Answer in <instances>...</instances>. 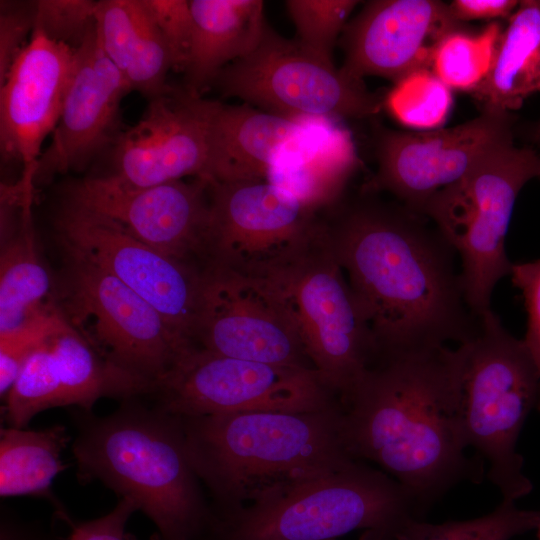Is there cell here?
<instances>
[{
	"label": "cell",
	"mask_w": 540,
	"mask_h": 540,
	"mask_svg": "<svg viewBox=\"0 0 540 540\" xmlns=\"http://www.w3.org/2000/svg\"><path fill=\"white\" fill-rule=\"evenodd\" d=\"M360 189L320 212L379 355L467 342L479 317L463 290L458 255L425 216Z\"/></svg>",
	"instance_id": "cell-1"
},
{
	"label": "cell",
	"mask_w": 540,
	"mask_h": 540,
	"mask_svg": "<svg viewBox=\"0 0 540 540\" xmlns=\"http://www.w3.org/2000/svg\"><path fill=\"white\" fill-rule=\"evenodd\" d=\"M347 450L379 465L422 509L466 478L457 411V349L379 355L341 400Z\"/></svg>",
	"instance_id": "cell-2"
},
{
	"label": "cell",
	"mask_w": 540,
	"mask_h": 540,
	"mask_svg": "<svg viewBox=\"0 0 540 540\" xmlns=\"http://www.w3.org/2000/svg\"><path fill=\"white\" fill-rule=\"evenodd\" d=\"M177 418L216 515L260 503L356 461L344 442L341 403L309 412Z\"/></svg>",
	"instance_id": "cell-3"
},
{
	"label": "cell",
	"mask_w": 540,
	"mask_h": 540,
	"mask_svg": "<svg viewBox=\"0 0 540 540\" xmlns=\"http://www.w3.org/2000/svg\"><path fill=\"white\" fill-rule=\"evenodd\" d=\"M75 423L79 480H98L130 500L156 526V540H196L209 533L215 515L177 417L131 398L107 416L81 410Z\"/></svg>",
	"instance_id": "cell-4"
},
{
	"label": "cell",
	"mask_w": 540,
	"mask_h": 540,
	"mask_svg": "<svg viewBox=\"0 0 540 540\" xmlns=\"http://www.w3.org/2000/svg\"><path fill=\"white\" fill-rule=\"evenodd\" d=\"M425 511L384 471L359 460L226 515L212 540H335L363 529V540H396Z\"/></svg>",
	"instance_id": "cell-5"
},
{
	"label": "cell",
	"mask_w": 540,
	"mask_h": 540,
	"mask_svg": "<svg viewBox=\"0 0 540 540\" xmlns=\"http://www.w3.org/2000/svg\"><path fill=\"white\" fill-rule=\"evenodd\" d=\"M479 317L474 337L456 347L459 426L466 447L487 460L503 500L515 502L533 489L516 447L537 408L539 377L523 339L491 309Z\"/></svg>",
	"instance_id": "cell-6"
},
{
	"label": "cell",
	"mask_w": 540,
	"mask_h": 540,
	"mask_svg": "<svg viewBox=\"0 0 540 540\" xmlns=\"http://www.w3.org/2000/svg\"><path fill=\"white\" fill-rule=\"evenodd\" d=\"M538 177L539 153L511 141L439 190L420 212L456 251L465 298L478 317L491 309L497 283L510 276L505 242L513 208L525 184Z\"/></svg>",
	"instance_id": "cell-7"
},
{
	"label": "cell",
	"mask_w": 540,
	"mask_h": 540,
	"mask_svg": "<svg viewBox=\"0 0 540 540\" xmlns=\"http://www.w3.org/2000/svg\"><path fill=\"white\" fill-rule=\"evenodd\" d=\"M268 279L284 301L313 368L342 400L379 351L320 221L311 245Z\"/></svg>",
	"instance_id": "cell-8"
},
{
	"label": "cell",
	"mask_w": 540,
	"mask_h": 540,
	"mask_svg": "<svg viewBox=\"0 0 540 540\" xmlns=\"http://www.w3.org/2000/svg\"><path fill=\"white\" fill-rule=\"evenodd\" d=\"M149 396L154 406L176 417L309 412L341 403L313 369L241 360L197 346L154 382Z\"/></svg>",
	"instance_id": "cell-9"
},
{
	"label": "cell",
	"mask_w": 540,
	"mask_h": 540,
	"mask_svg": "<svg viewBox=\"0 0 540 540\" xmlns=\"http://www.w3.org/2000/svg\"><path fill=\"white\" fill-rule=\"evenodd\" d=\"M56 285L67 322L101 355L154 383L192 343L146 300L93 264L63 253Z\"/></svg>",
	"instance_id": "cell-10"
},
{
	"label": "cell",
	"mask_w": 540,
	"mask_h": 540,
	"mask_svg": "<svg viewBox=\"0 0 540 540\" xmlns=\"http://www.w3.org/2000/svg\"><path fill=\"white\" fill-rule=\"evenodd\" d=\"M213 85L224 97L294 120L361 119L384 107V98L369 91L363 80L268 26L256 49L223 68Z\"/></svg>",
	"instance_id": "cell-11"
},
{
	"label": "cell",
	"mask_w": 540,
	"mask_h": 540,
	"mask_svg": "<svg viewBox=\"0 0 540 540\" xmlns=\"http://www.w3.org/2000/svg\"><path fill=\"white\" fill-rule=\"evenodd\" d=\"M209 182L206 265L268 278L315 239L320 212L287 188L268 179Z\"/></svg>",
	"instance_id": "cell-12"
},
{
	"label": "cell",
	"mask_w": 540,
	"mask_h": 540,
	"mask_svg": "<svg viewBox=\"0 0 540 540\" xmlns=\"http://www.w3.org/2000/svg\"><path fill=\"white\" fill-rule=\"evenodd\" d=\"M55 231L63 253L114 276L192 343L203 268L146 245L111 219L62 202Z\"/></svg>",
	"instance_id": "cell-13"
},
{
	"label": "cell",
	"mask_w": 540,
	"mask_h": 540,
	"mask_svg": "<svg viewBox=\"0 0 540 540\" xmlns=\"http://www.w3.org/2000/svg\"><path fill=\"white\" fill-rule=\"evenodd\" d=\"M192 342L227 357L315 370L272 281L215 264L202 270Z\"/></svg>",
	"instance_id": "cell-14"
},
{
	"label": "cell",
	"mask_w": 540,
	"mask_h": 540,
	"mask_svg": "<svg viewBox=\"0 0 540 540\" xmlns=\"http://www.w3.org/2000/svg\"><path fill=\"white\" fill-rule=\"evenodd\" d=\"M514 124L511 112L482 110L476 118L450 128L408 132L380 126L375 131L377 170L361 190L388 193L420 214L439 190L514 141Z\"/></svg>",
	"instance_id": "cell-15"
},
{
	"label": "cell",
	"mask_w": 540,
	"mask_h": 540,
	"mask_svg": "<svg viewBox=\"0 0 540 540\" xmlns=\"http://www.w3.org/2000/svg\"><path fill=\"white\" fill-rule=\"evenodd\" d=\"M209 186L204 177L134 187L99 175L68 184L63 202L107 217L157 251L203 268L211 220Z\"/></svg>",
	"instance_id": "cell-16"
},
{
	"label": "cell",
	"mask_w": 540,
	"mask_h": 540,
	"mask_svg": "<svg viewBox=\"0 0 540 540\" xmlns=\"http://www.w3.org/2000/svg\"><path fill=\"white\" fill-rule=\"evenodd\" d=\"M152 388V382L101 355L61 312L55 327L24 362L4 398L2 415L8 426L26 428L49 408L74 405L91 411L100 398H139Z\"/></svg>",
	"instance_id": "cell-17"
},
{
	"label": "cell",
	"mask_w": 540,
	"mask_h": 540,
	"mask_svg": "<svg viewBox=\"0 0 540 540\" xmlns=\"http://www.w3.org/2000/svg\"><path fill=\"white\" fill-rule=\"evenodd\" d=\"M220 102L182 86L149 99L141 119L110 146L111 170L122 184L148 187L206 174L212 122Z\"/></svg>",
	"instance_id": "cell-18"
},
{
	"label": "cell",
	"mask_w": 540,
	"mask_h": 540,
	"mask_svg": "<svg viewBox=\"0 0 540 540\" xmlns=\"http://www.w3.org/2000/svg\"><path fill=\"white\" fill-rule=\"evenodd\" d=\"M458 29L462 24L442 1H369L342 32L340 69L357 80L378 76L395 84L412 72L430 70L438 43Z\"/></svg>",
	"instance_id": "cell-19"
},
{
	"label": "cell",
	"mask_w": 540,
	"mask_h": 540,
	"mask_svg": "<svg viewBox=\"0 0 540 540\" xmlns=\"http://www.w3.org/2000/svg\"><path fill=\"white\" fill-rule=\"evenodd\" d=\"M128 92L129 86L100 47L95 23L76 49L61 114L38 160L35 183L83 169L110 147L119 133L120 103Z\"/></svg>",
	"instance_id": "cell-20"
},
{
	"label": "cell",
	"mask_w": 540,
	"mask_h": 540,
	"mask_svg": "<svg viewBox=\"0 0 540 540\" xmlns=\"http://www.w3.org/2000/svg\"><path fill=\"white\" fill-rule=\"evenodd\" d=\"M75 52L34 29L0 82L1 158L20 164V176L35 180L43 141L61 114Z\"/></svg>",
	"instance_id": "cell-21"
},
{
	"label": "cell",
	"mask_w": 540,
	"mask_h": 540,
	"mask_svg": "<svg viewBox=\"0 0 540 540\" xmlns=\"http://www.w3.org/2000/svg\"><path fill=\"white\" fill-rule=\"evenodd\" d=\"M34 195V184H1L0 335L57 308L56 285L36 246Z\"/></svg>",
	"instance_id": "cell-22"
},
{
	"label": "cell",
	"mask_w": 540,
	"mask_h": 540,
	"mask_svg": "<svg viewBox=\"0 0 540 540\" xmlns=\"http://www.w3.org/2000/svg\"><path fill=\"white\" fill-rule=\"evenodd\" d=\"M315 121L294 120L247 103H220L212 122L205 178L216 182L268 179L277 161L303 142Z\"/></svg>",
	"instance_id": "cell-23"
},
{
	"label": "cell",
	"mask_w": 540,
	"mask_h": 540,
	"mask_svg": "<svg viewBox=\"0 0 540 540\" xmlns=\"http://www.w3.org/2000/svg\"><path fill=\"white\" fill-rule=\"evenodd\" d=\"M194 21L183 86L202 96L230 63L250 54L267 28L261 0H191Z\"/></svg>",
	"instance_id": "cell-24"
},
{
	"label": "cell",
	"mask_w": 540,
	"mask_h": 540,
	"mask_svg": "<svg viewBox=\"0 0 540 540\" xmlns=\"http://www.w3.org/2000/svg\"><path fill=\"white\" fill-rule=\"evenodd\" d=\"M95 23L100 47L131 91L151 99L168 88L169 52L143 0L97 1Z\"/></svg>",
	"instance_id": "cell-25"
},
{
	"label": "cell",
	"mask_w": 540,
	"mask_h": 540,
	"mask_svg": "<svg viewBox=\"0 0 540 540\" xmlns=\"http://www.w3.org/2000/svg\"><path fill=\"white\" fill-rule=\"evenodd\" d=\"M335 121H315L303 142L285 153L268 177L318 212L331 207L344 196L347 184L359 165L350 132Z\"/></svg>",
	"instance_id": "cell-26"
},
{
	"label": "cell",
	"mask_w": 540,
	"mask_h": 540,
	"mask_svg": "<svg viewBox=\"0 0 540 540\" xmlns=\"http://www.w3.org/2000/svg\"><path fill=\"white\" fill-rule=\"evenodd\" d=\"M540 92V4L522 0L508 18L484 79L469 93L482 110L511 112Z\"/></svg>",
	"instance_id": "cell-27"
},
{
	"label": "cell",
	"mask_w": 540,
	"mask_h": 540,
	"mask_svg": "<svg viewBox=\"0 0 540 540\" xmlns=\"http://www.w3.org/2000/svg\"><path fill=\"white\" fill-rule=\"evenodd\" d=\"M68 441L67 431L61 425L41 430L1 428V497L26 495L55 502L51 485L66 468L62 452Z\"/></svg>",
	"instance_id": "cell-28"
},
{
	"label": "cell",
	"mask_w": 540,
	"mask_h": 540,
	"mask_svg": "<svg viewBox=\"0 0 540 540\" xmlns=\"http://www.w3.org/2000/svg\"><path fill=\"white\" fill-rule=\"evenodd\" d=\"M502 31L491 22L478 33H448L433 52L430 70L451 90L471 93L489 71Z\"/></svg>",
	"instance_id": "cell-29"
},
{
	"label": "cell",
	"mask_w": 540,
	"mask_h": 540,
	"mask_svg": "<svg viewBox=\"0 0 540 540\" xmlns=\"http://www.w3.org/2000/svg\"><path fill=\"white\" fill-rule=\"evenodd\" d=\"M539 512L502 502L490 513L460 521L433 524L421 519L409 522L396 540H511L536 529Z\"/></svg>",
	"instance_id": "cell-30"
},
{
	"label": "cell",
	"mask_w": 540,
	"mask_h": 540,
	"mask_svg": "<svg viewBox=\"0 0 540 540\" xmlns=\"http://www.w3.org/2000/svg\"><path fill=\"white\" fill-rule=\"evenodd\" d=\"M451 91L431 70H417L394 84L384 98V107L405 126L436 129L452 108Z\"/></svg>",
	"instance_id": "cell-31"
},
{
	"label": "cell",
	"mask_w": 540,
	"mask_h": 540,
	"mask_svg": "<svg viewBox=\"0 0 540 540\" xmlns=\"http://www.w3.org/2000/svg\"><path fill=\"white\" fill-rule=\"evenodd\" d=\"M359 2L356 0H287L295 41L319 59L333 63L334 45Z\"/></svg>",
	"instance_id": "cell-32"
},
{
	"label": "cell",
	"mask_w": 540,
	"mask_h": 540,
	"mask_svg": "<svg viewBox=\"0 0 540 540\" xmlns=\"http://www.w3.org/2000/svg\"><path fill=\"white\" fill-rule=\"evenodd\" d=\"M97 1L37 0L34 29L77 49L95 26Z\"/></svg>",
	"instance_id": "cell-33"
},
{
	"label": "cell",
	"mask_w": 540,
	"mask_h": 540,
	"mask_svg": "<svg viewBox=\"0 0 540 540\" xmlns=\"http://www.w3.org/2000/svg\"><path fill=\"white\" fill-rule=\"evenodd\" d=\"M167 46L172 70L185 72L191 54L194 21L189 1L143 0Z\"/></svg>",
	"instance_id": "cell-34"
},
{
	"label": "cell",
	"mask_w": 540,
	"mask_h": 540,
	"mask_svg": "<svg viewBox=\"0 0 540 540\" xmlns=\"http://www.w3.org/2000/svg\"><path fill=\"white\" fill-rule=\"evenodd\" d=\"M60 317L61 310L57 307L16 331L0 335L1 398L7 396L27 357L55 327Z\"/></svg>",
	"instance_id": "cell-35"
},
{
	"label": "cell",
	"mask_w": 540,
	"mask_h": 540,
	"mask_svg": "<svg viewBox=\"0 0 540 540\" xmlns=\"http://www.w3.org/2000/svg\"><path fill=\"white\" fill-rule=\"evenodd\" d=\"M35 26V1H1L0 82L29 42Z\"/></svg>",
	"instance_id": "cell-36"
},
{
	"label": "cell",
	"mask_w": 540,
	"mask_h": 540,
	"mask_svg": "<svg viewBox=\"0 0 540 540\" xmlns=\"http://www.w3.org/2000/svg\"><path fill=\"white\" fill-rule=\"evenodd\" d=\"M510 277L524 298L527 329L523 342L538 372L539 397L536 409L540 412V259L513 263Z\"/></svg>",
	"instance_id": "cell-37"
},
{
	"label": "cell",
	"mask_w": 540,
	"mask_h": 540,
	"mask_svg": "<svg viewBox=\"0 0 540 540\" xmlns=\"http://www.w3.org/2000/svg\"><path fill=\"white\" fill-rule=\"evenodd\" d=\"M135 511L137 509L130 500L120 498L106 515L74 524L68 540H130L126 525Z\"/></svg>",
	"instance_id": "cell-38"
},
{
	"label": "cell",
	"mask_w": 540,
	"mask_h": 540,
	"mask_svg": "<svg viewBox=\"0 0 540 540\" xmlns=\"http://www.w3.org/2000/svg\"><path fill=\"white\" fill-rule=\"evenodd\" d=\"M520 1L516 0H454L449 4L453 18L463 23L472 20L509 18Z\"/></svg>",
	"instance_id": "cell-39"
},
{
	"label": "cell",
	"mask_w": 540,
	"mask_h": 540,
	"mask_svg": "<svg viewBox=\"0 0 540 540\" xmlns=\"http://www.w3.org/2000/svg\"><path fill=\"white\" fill-rule=\"evenodd\" d=\"M529 141L533 143V148L540 155V119L528 130Z\"/></svg>",
	"instance_id": "cell-40"
},
{
	"label": "cell",
	"mask_w": 540,
	"mask_h": 540,
	"mask_svg": "<svg viewBox=\"0 0 540 540\" xmlns=\"http://www.w3.org/2000/svg\"><path fill=\"white\" fill-rule=\"evenodd\" d=\"M536 529L538 531V540H540V512H539V521H538Z\"/></svg>",
	"instance_id": "cell-41"
},
{
	"label": "cell",
	"mask_w": 540,
	"mask_h": 540,
	"mask_svg": "<svg viewBox=\"0 0 540 540\" xmlns=\"http://www.w3.org/2000/svg\"><path fill=\"white\" fill-rule=\"evenodd\" d=\"M539 4H540V0H539Z\"/></svg>",
	"instance_id": "cell-42"
}]
</instances>
